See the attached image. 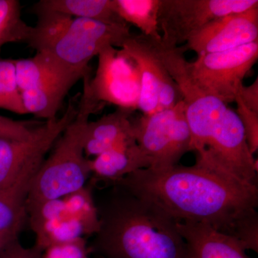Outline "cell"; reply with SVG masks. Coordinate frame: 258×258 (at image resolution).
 I'll return each mask as SVG.
<instances>
[{
    "label": "cell",
    "instance_id": "obj_1",
    "mask_svg": "<svg viewBox=\"0 0 258 258\" xmlns=\"http://www.w3.org/2000/svg\"><path fill=\"white\" fill-rule=\"evenodd\" d=\"M147 200L176 222L210 226L258 252V188L195 163L140 169L111 183Z\"/></svg>",
    "mask_w": 258,
    "mask_h": 258
},
{
    "label": "cell",
    "instance_id": "obj_2",
    "mask_svg": "<svg viewBox=\"0 0 258 258\" xmlns=\"http://www.w3.org/2000/svg\"><path fill=\"white\" fill-rule=\"evenodd\" d=\"M99 227L91 252L106 258H186L176 222L152 203L113 186L96 205Z\"/></svg>",
    "mask_w": 258,
    "mask_h": 258
},
{
    "label": "cell",
    "instance_id": "obj_3",
    "mask_svg": "<svg viewBox=\"0 0 258 258\" xmlns=\"http://www.w3.org/2000/svg\"><path fill=\"white\" fill-rule=\"evenodd\" d=\"M97 111L83 93L78 113L54 144L37 171L25 200V211L34 216L44 205L81 191L91 175L84 152L85 134L90 115Z\"/></svg>",
    "mask_w": 258,
    "mask_h": 258
},
{
    "label": "cell",
    "instance_id": "obj_4",
    "mask_svg": "<svg viewBox=\"0 0 258 258\" xmlns=\"http://www.w3.org/2000/svg\"><path fill=\"white\" fill-rule=\"evenodd\" d=\"M77 113L78 105L71 100L62 116L35 127L30 138L0 139V193L25 205L37 171Z\"/></svg>",
    "mask_w": 258,
    "mask_h": 258
},
{
    "label": "cell",
    "instance_id": "obj_5",
    "mask_svg": "<svg viewBox=\"0 0 258 258\" xmlns=\"http://www.w3.org/2000/svg\"><path fill=\"white\" fill-rule=\"evenodd\" d=\"M149 40L159 60L179 88L191 131L190 152L198 154L203 150L212 130L228 107L199 86L191 75L190 62L185 59L181 47L165 46L161 40L149 38Z\"/></svg>",
    "mask_w": 258,
    "mask_h": 258
},
{
    "label": "cell",
    "instance_id": "obj_6",
    "mask_svg": "<svg viewBox=\"0 0 258 258\" xmlns=\"http://www.w3.org/2000/svg\"><path fill=\"white\" fill-rule=\"evenodd\" d=\"M131 36L128 24L109 25L74 18L57 40L42 52L62 71L83 77L88 72L90 61L104 47L111 45L120 48Z\"/></svg>",
    "mask_w": 258,
    "mask_h": 258
},
{
    "label": "cell",
    "instance_id": "obj_7",
    "mask_svg": "<svg viewBox=\"0 0 258 258\" xmlns=\"http://www.w3.org/2000/svg\"><path fill=\"white\" fill-rule=\"evenodd\" d=\"M134 131L137 144L150 163L149 168L176 165L190 152L191 134L183 101L171 109L134 120Z\"/></svg>",
    "mask_w": 258,
    "mask_h": 258
},
{
    "label": "cell",
    "instance_id": "obj_8",
    "mask_svg": "<svg viewBox=\"0 0 258 258\" xmlns=\"http://www.w3.org/2000/svg\"><path fill=\"white\" fill-rule=\"evenodd\" d=\"M197 162L257 186V159L249 150L243 125L236 111L227 108L212 130Z\"/></svg>",
    "mask_w": 258,
    "mask_h": 258
},
{
    "label": "cell",
    "instance_id": "obj_9",
    "mask_svg": "<svg viewBox=\"0 0 258 258\" xmlns=\"http://www.w3.org/2000/svg\"><path fill=\"white\" fill-rule=\"evenodd\" d=\"M258 6L257 0H161V41L179 47L213 20Z\"/></svg>",
    "mask_w": 258,
    "mask_h": 258
},
{
    "label": "cell",
    "instance_id": "obj_10",
    "mask_svg": "<svg viewBox=\"0 0 258 258\" xmlns=\"http://www.w3.org/2000/svg\"><path fill=\"white\" fill-rule=\"evenodd\" d=\"M258 58V41L231 50L198 55L191 75L205 93L227 105L235 102L243 80Z\"/></svg>",
    "mask_w": 258,
    "mask_h": 258
},
{
    "label": "cell",
    "instance_id": "obj_11",
    "mask_svg": "<svg viewBox=\"0 0 258 258\" xmlns=\"http://www.w3.org/2000/svg\"><path fill=\"white\" fill-rule=\"evenodd\" d=\"M98 67L93 79L83 76V91L97 109L101 103L134 111L138 109L140 79L133 61L115 47H104L98 55Z\"/></svg>",
    "mask_w": 258,
    "mask_h": 258
},
{
    "label": "cell",
    "instance_id": "obj_12",
    "mask_svg": "<svg viewBox=\"0 0 258 258\" xmlns=\"http://www.w3.org/2000/svg\"><path fill=\"white\" fill-rule=\"evenodd\" d=\"M120 50L138 69L140 79L138 109L143 115L171 109L182 101L177 85L159 60L149 37L142 34L138 36L132 35Z\"/></svg>",
    "mask_w": 258,
    "mask_h": 258
},
{
    "label": "cell",
    "instance_id": "obj_13",
    "mask_svg": "<svg viewBox=\"0 0 258 258\" xmlns=\"http://www.w3.org/2000/svg\"><path fill=\"white\" fill-rule=\"evenodd\" d=\"M258 41V6L213 20L190 37L186 47L198 55Z\"/></svg>",
    "mask_w": 258,
    "mask_h": 258
},
{
    "label": "cell",
    "instance_id": "obj_14",
    "mask_svg": "<svg viewBox=\"0 0 258 258\" xmlns=\"http://www.w3.org/2000/svg\"><path fill=\"white\" fill-rule=\"evenodd\" d=\"M132 112L118 108L96 121H88L85 134L86 157H96L118 146L137 142Z\"/></svg>",
    "mask_w": 258,
    "mask_h": 258
},
{
    "label": "cell",
    "instance_id": "obj_15",
    "mask_svg": "<svg viewBox=\"0 0 258 258\" xmlns=\"http://www.w3.org/2000/svg\"><path fill=\"white\" fill-rule=\"evenodd\" d=\"M186 244V258H249L240 243L210 226L176 222Z\"/></svg>",
    "mask_w": 258,
    "mask_h": 258
},
{
    "label": "cell",
    "instance_id": "obj_16",
    "mask_svg": "<svg viewBox=\"0 0 258 258\" xmlns=\"http://www.w3.org/2000/svg\"><path fill=\"white\" fill-rule=\"evenodd\" d=\"M90 166L96 180L111 184L134 171L149 168L150 163L137 142H132L90 159Z\"/></svg>",
    "mask_w": 258,
    "mask_h": 258
},
{
    "label": "cell",
    "instance_id": "obj_17",
    "mask_svg": "<svg viewBox=\"0 0 258 258\" xmlns=\"http://www.w3.org/2000/svg\"><path fill=\"white\" fill-rule=\"evenodd\" d=\"M80 79L76 76H62L22 92L20 96L25 111L46 120L57 118L64 97Z\"/></svg>",
    "mask_w": 258,
    "mask_h": 258
},
{
    "label": "cell",
    "instance_id": "obj_18",
    "mask_svg": "<svg viewBox=\"0 0 258 258\" xmlns=\"http://www.w3.org/2000/svg\"><path fill=\"white\" fill-rule=\"evenodd\" d=\"M32 10L33 13L56 12L74 18L89 19L109 25L127 24L115 13L113 0H41Z\"/></svg>",
    "mask_w": 258,
    "mask_h": 258
},
{
    "label": "cell",
    "instance_id": "obj_19",
    "mask_svg": "<svg viewBox=\"0 0 258 258\" xmlns=\"http://www.w3.org/2000/svg\"><path fill=\"white\" fill-rule=\"evenodd\" d=\"M15 77L19 91H24L37 87L49 80L61 76H77V74H69L60 69L50 57L42 52L30 58L14 60Z\"/></svg>",
    "mask_w": 258,
    "mask_h": 258
},
{
    "label": "cell",
    "instance_id": "obj_20",
    "mask_svg": "<svg viewBox=\"0 0 258 258\" xmlns=\"http://www.w3.org/2000/svg\"><path fill=\"white\" fill-rule=\"evenodd\" d=\"M115 13L125 23L135 25L144 36L160 40L158 15L161 0H113Z\"/></svg>",
    "mask_w": 258,
    "mask_h": 258
},
{
    "label": "cell",
    "instance_id": "obj_21",
    "mask_svg": "<svg viewBox=\"0 0 258 258\" xmlns=\"http://www.w3.org/2000/svg\"><path fill=\"white\" fill-rule=\"evenodd\" d=\"M34 13L37 15V23L35 26L32 27L31 35L26 43L36 52L46 50L74 19L56 12L41 11Z\"/></svg>",
    "mask_w": 258,
    "mask_h": 258
},
{
    "label": "cell",
    "instance_id": "obj_22",
    "mask_svg": "<svg viewBox=\"0 0 258 258\" xmlns=\"http://www.w3.org/2000/svg\"><path fill=\"white\" fill-rule=\"evenodd\" d=\"M18 0H0V48L13 42L28 41L32 26L22 18Z\"/></svg>",
    "mask_w": 258,
    "mask_h": 258
},
{
    "label": "cell",
    "instance_id": "obj_23",
    "mask_svg": "<svg viewBox=\"0 0 258 258\" xmlns=\"http://www.w3.org/2000/svg\"><path fill=\"white\" fill-rule=\"evenodd\" d=\"M26 216L25 203L0 193V247L18 237Z\"/></svg>",
    "mask_w": 258,
    "mask_h": 258
},
{
    "label": "cell",
    "instance_id": "obj_24",
    "mask_svg": "<svg viewBox=\"0 0 258 258\" xmlns=\"http://www.w3.org/2000/svg\"><path fill=\"white\" fill-rule=\"evenodd\" d=\"M0 108L17 114H28L17 86L14 60H0Z\"/></svg>",
    "mask_w": 258,
    "mask_h": 258
},
{
    "label": "cell",
    "instance_id": "obj_25",
    "mask_svg": "<svg viewBox=\"0 0 258 258\" xmlns=\"http://www.w3.org/2000/svg\"><path fill=\"white\" fill-rule=\"evenodd\" d=\"M81 191L82 189L69 195L71 200L69 203H64L66 210L71 212L75 220L82 226L83 231L94 235L99 227L96 205L88 191L83 190V193H81Z\"/></svg>",
    "mask_w": 258,
    "mask_h": 258
},
{
    "label": "cell",
    "instance_id": "obj_26",
    "mask_svg": "<svg viewBox=\"0 0 258 258\" xmlns=\"http://www.w3.org/2000/svg\"><path fill=\"white\" fill-rule=\"evenodd\" d=\"M237 113L243 125L244 133L249 150L252 154L258 150V113L247 108L240 98H235Z\"/></svg>",
    "mask_w": 258,
    "mask_h": 258
},
{
    "label": "cell",
    "instance_id": "obj_27",
    "mask_svg": "<svg viewBox=\"0 0 258 258\" xmlns=\"http://www.w3.org/2000/svg\"><path fill=\"white\" fill-rule=\"evenodd\" d=\"M35 128L28 122L11 119L0 115V139L25 140L31 137Z\"/></svg>",
    "mask_w": 258,
    "mask_h": 258
},
{
    "label": "cell",
    "instance_id": "obj_28",
    "mask_svg": "<svg viewBox=\"0 0 258 258\" xmlns=\"http://www.w3.org/2000/svg\"><path fill=\"white\" fill-rule=\"evenodd\" d=\"M44 250L37 243L31 247H25L16 237L0 247V258H42Z\"/></svg>",
    "mask_w": 258,
    "mask_h": 258
},
{
    "label": "cell",
    "instance_id": "obj_29",
    "mask_svg": "<svg viewBox=\"0 0 258 258\" xmlns=\"http://www.w3.org/2000/svg\"><path fill=\"white\" fill-rule=\"evenodd\" d=\"M237 97L240 98L247 108L258 113V79H256L249 86H242Z\"/></svg>",
    "mask_w": 258,
    "mask_h": 258
},
{
    "label": "cell",
    "instance_id": "obj_30",
    "mask_svg": "<svg viewBox=\"0 0 258 258\" xmlns=\"http://www.w3.org/2000/svg\"><path fill=\"white\" fill-rule=\"evenodd\" d=\"M94 257L95 258H106V257H101V256H98V255H94Z\"/></svg>",
    "mask_w": 258,
    "mask_h": 258
}]
</instances>
